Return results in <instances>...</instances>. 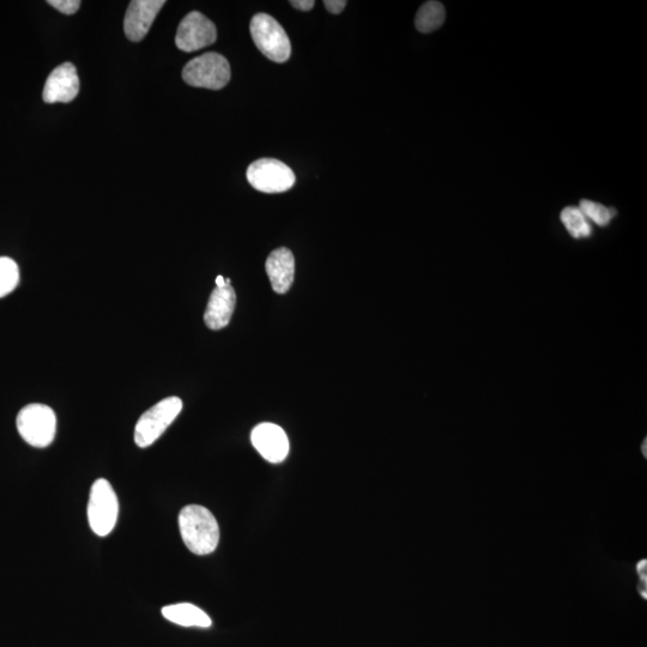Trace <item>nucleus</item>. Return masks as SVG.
Masks as SVG:
<instances>
[{
  "label": "nucleus",
  "mask_w": 647,
  "mask_h": 647,
  "mask_svg": "<svg viewBox=\"0 0 647 647\" xmlns=\"http://www.w3.org/2000/svg\"><path fill=\"white\" fill-rule=\"evenodd\" d=\"M181 538L196 555L214 553L220 542V526L213 513L201 505H189L179 515Z\"/></svg>",
  "instance_id": "nucleus-1"
},
{
  "label": "nucleus",
  "mask_w": 647,
  "mask_h": 647,
  "mask_svg": "<svg viewBox=\"0 0 647 647\" xmlns=\"http://www.w3.org/2000/svg\"><path fill=\"white\" fill-rule=\"evenodd\" d=\"M237 294L231 284L223 288H215L208 301L207 311L204 313V322L210 330H221L231 322Z\"/></svg>",
  "instance_id": "nucleus-12"
},
{
  "label": "nucleus",
  "mask_w": 647,
  "mask_h": 647,
  "mask_svg": "<svg viewBox=\"0 0 647 647\" xmlns=\"http://www.w3.org/2000/svg\"><path fill=\"white\" fill-rule=\"evenodd\" d=\"M252 445L265 461L278 464L288 457L289 440L286 432L275 423H260L251 433Z\"/></svg>",
  "instance_id": "nucleus-9"
},
{
  "label": "nucleus",
  "mask_w": 647,
  "mask_h": 647,
  "mask_svg": "<svg viewBox=\"0 0 647 647\" xmlns=\"http://www.w3.org/2000/svg\"><path fill=\"white\" fill-rule=\"evenodd\" d=\"M216 39L215 24L201 12L193 11L179 24L175 45L180 51L191 53L213 45Z\"/></svg>",
  "instance_id": "nucleus-8"
},
{
  "label": "nucleus",
  "mask_w": 647,
  "mask_h": 647,
  "mask_svg": "<svg viewBox=\"0 0 647 647\" xmlns=\"http://www.w3.org/2000/svg\"><path fill=\"white\" fill-rule=\"evenodd\" d=\"M324 5L331 14L338 15L346 9L347 2L346 0H325Z\"/></svg>",
  "instance_id": "nucleus-20"
},
{
  "label": "nucleus",
  "mask_w": 647,
  "mask_h": 647,
  "mask_svg": "<svg viewBox=\"0 0 647 647\" xmlns=\"http://www.w3.org/2000/svg\"><path fill=\"white\" fill-rule=\"evenodd\" d=\"M17 429L27 444L45 449L56 438V413L48 405L29 404L17 416Z\"/></svg>",
  "instance_id": "nucleus-2"
},
{
  "label": "nucleus",
  "mask_w": 647,
  "mask_h": 647,
  "mask_svg": "<svg viewBox=\"0 0 647 647\" xmlns=\"http://www.w3.org/2000/svg\"><path fill=\"white\" fill-rule=\"evenodd\" d=\"M266 274L269 276L271 287L277 294H286L294 282L295 259L292 251L281 247L266 259Z\"/></svg>",
  "instance_id": "nucleus-13"
},
{
  "label": "nucleus",
  "mask_w": 647,
  "mask_h": 647,
  "mask_svg": "<svg viewBox=\"0 0 647 647\" xmlns=\"http://www.w3.org/2000/svg\"><path fill=\"white\" fill-rule=\"evenodd\" d=\"M20 283V269L14 259L0 257V299L14 292Z\"/></svg>",
  "instance_id": "nucleus-17"
},
{
  "label": "nucleus",
  "mask_w": 647,
  "mask_h": 647,
  "mask_svg": "<svg viewBox=\"0 0 647 647\" xmlns=\"http://www.w3.org/2000/svg\"><path fill=\"white\" fill-rule=\"evenodd\" d=\"M638 574H639V578H640L639 592H640V595H642V596H644V598H646V584H647L646 577L647 576H646V561L645 560L639 562V564H638Z\"/></svg>",
  "instance_id": "nucleus-21"
},
{
  "label": "nucleus",
  "mask_w": 647,
  "mask_h": 647,
  "mask_svg": "<svg viewBox=\"0 0 647 647\" xmlns=\"http://www.w3.org/2000/svg\"><path fill=\"white\" fill-rule=\"evenodd\" d=\"M183 410L179 397H168L151 407L139 417L135 428V443L141 449L149 447L161 438Z\"/></svg>",
  "instance_id": "nucleus-3"
},
{
  "label": "nucleus",
  "mask_w": 647,
  "mask_h": 647,
  "mask_svg": "<svg viewBox=\"0 0 647 647\" xmlns=\"http://www.w3.org/2000/svg\"><path fill=\"white\" fill-rule=\"evenodd\" d=\"M250 30L253 41L266 58L275 63H286L292 54V45L280 23L274 17L257 14L252 18Z\"/></svg>",
  "instance_id": "nucleus-6"
},
{
  "label": "nucleus",
  "mask_w": 647,
  "mask_h": 647,
  "mask_svg": "<svg viewBox=\"0 0 647 647\" xmlns=\"http://www.w3.org/2000/svg\"><path fill=\"white\" fill-rule=\"evenodd\" d=\"M445 8L439 2L423 4L415 18V26L423 34L432 33L439 29L445 22Z\"/></svg>",
  "instance_id": "nucleus-15"
},
{
  "label": "nucleus",
  "mask_w": 647,
  "mask_h": 647,
  "mask_svg": "<svg viewBox=\"0 0 647 647\" xmlns=\"http://www.w3.org/2000/svg\"><path fill=\"white\" fill-rule=\"evenodd\" d=\"M247 180L257 191L282 193L295 185V174L286 163L276 159H260L247 168Z\"/></svg>",
  "instance_id": "nucleus-7"
},
{
  "label": "nucleus",
  "mask_w": 647,
  "mask_h": 647,
  "mask_svg": "<svg viewBox=\"0 0 647 647\" xmlns=\"http://www.w3.org/2000/svg\"><path fill=\"white\" fill-rule=\"evenodd\" d=\"M562 225L574 239L589 238L592 234L591 223L578 207H567L560 215Z\"/></svg>",
  "instance_id": "nucleus-16"
},
{
  "label": "nucleus",
  "mask_w": 647,
  "mask_h": 647,
  "mask_svg": "<svg viewBox=\"0 0 647 647\" xmlns=\"http://www.w3.org/2000/svg\"><path fill=\"white\" fill-rule=\"evenodd\" d=\"M582 210V213L588 219L589 222H594L595 225L600 227H606L614 219L615 210L604 207V205L588 199L580 202L579 207Z\"/></svg>",
  "instance_id": "nucleus-18"
},
{
  "label": "nucleus",
  "mask_w": 647,
  "mask_h": 647,
  "mask_svg": "<svg viewBox=\"0 0 647 647\" xmlns=\"http://www.w3.org/2000/svg\"><path fill=\"white\" fill-rule=\"evenodd\" d=\"M163 618L183 627L209 628L213 625L209 615L191 603L172 604L162 609Z\"/></svg>",
  "instance_id": "nucleus-14"
},
{
  "label": "nucleus",
  "mask_w": 647,
  "mask_h": 647,
  "mask_svg": "<svg viewBox=\"0 0 647 647\" xmlns=\"http://www.w3.org/2000/svg\"><path fill=\"white\" fill-rule=\"evenodd\" d=\"M290 4H292L295 9L301 11H310L313 9V6L316 5L313 0H292Z\"/></svg>",
  "instance_id": "nucleus-22"
},
{
  "label": "nucleus",
  "mask_w": 647,
  "mask_h": 647,
  "mask_svg": "<svg viewBox=\"0 0 647 647\" xmlns=\"http://www.w3.org/2000/svg\"><path fill=\"white\" fill-rule=\"evenodd\" d=\"M47 3L65 15H74L81 8L80 0H50Z\"/></svg>",
  "instance_id": "nucleus-19"
},
{
  "label": "nucleus",
  "mask_w": 647,
  "mask_h": 647,
  "mask_svg": "<svg viewBox=\"0 0 647 647\" xmlns=\"http://www.w3.org/2000/svg\"><path fill=\"white\" fill-rule=\"evenodd\" d=\"M642 450L644 451V456L646 457V440L644 441V446L642 447Z\"/></svg>",
  "instance_id": "nucleus-24"
},
{
  "label": "nucleus",
  "mask_w": 647,
  "mask_h": 647,
  "mask_svg": "<svg viewBox=\"0 0 647 647\" xmlns=\"http://www.w3.org/2000/svg\"><path fill=\"white\" fill-rule=\"evenodd\" d=\"M228 283H226V278L223 276H217L216 278V288H223L227 286Z\"/></svg>",
  "instance_id": "nucleus-23"
},
{
  "label": "nucleus",
  "mask_w": 647,
  "mask_h": 647,
  "mask_svg": "<svg viewBox=\"0 0 647 647\" xmlns=\"http://www.w3.org/2000/svg\"><path fill=\"white\" fill-rule=\"evenodd\" d=\"M119 501L110 482L99 479L90 489L88 520L96 535L105 537L116 528Z\"/></svg>",
  "instance_id": "nucleus-5"
},
{
  "label": "nucleus",
  "mask_w": 647,
  "mask_h": 647,
  "mask_svg": "<svg viewBox=\"0 0 647 647\" xmlns=\"http://www.w3.org/2000/svg\"><path fill=\"white\" fill-rule=\"evenodd\" d=\"M183 78L191 87L220 90L231 81V65L219 53H204L185 65Z\"/></svg>",
  "instance_id": "nucleus-4"
},
{
  "label": "nucleus",
  "mask_w": 647,
  "mask_h": 647,
  "mask_svg": "<svg viewBox=\"0 0 647 647\" xmlns=\"http://www.w3.org/2000/svg\"><path fill=\"white\" fill-rule=\"evenodd\" d=\"M80 92V78L77 75L76 66L72 63H64L51 72L48 76L42 99L46 104H68L76 99Z\"/></svg>",
  "instance_id": "nucleus-10"
},
{
  "label": "nucleus",
  "mask_w": 647,
  "mask_h": 647,
  "mask_svg": "<svg viewBox=\"0 0 647 647\" xmlns=\"http://www.w3.org/2000/svg\"><path fill=\"white\" fill-rule=\"evenodd\" d=\"M165 4V0H133L124 20L126 38L132 42L142 41Z\"/></svg>",
  "instance_id": "nucleus-11"
}]
</instances>
